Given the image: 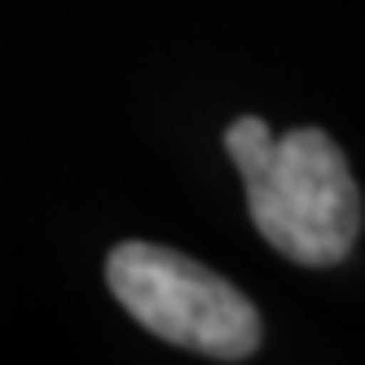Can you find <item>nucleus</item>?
I'll use <instances>...</instances> for the list:
<instances>
[{"label": "nucleus", "mask_w": 365, "mask_h": 365, "mask_svg": "<svg viewBox=\"0 0 365 365\" xmlns=\"http://www.w3.org/2000/svg\"><path fill=\"white\" fill-rule=\"evenodd\" d=\"M225 150L242 172L259 238L304 269L344 264L361 233V190L322 128L273 137L264 119L247 115L229 123Z\"/></svg>", "instance_id": "obj_1"}, {"label": "nucleus", "mask_w": 365, "mask_h": 365, "mask_svg": "<svg viewBox=\"0 0 365 365\" xmlns=\"http://www.w3.org/2000/svg\"><path fill=\"white\" fill-rule=\"evenodd\" d=\"M106 282L150 334L176 348L212 361H247L259 348L264 326L255 304L180 251L159 242H119L106 259Z\"/></svg>", "instance_id": "obj_2"}]
</instances>
